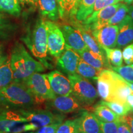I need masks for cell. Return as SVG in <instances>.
Returning a JSON list of instances; mask_svg holds the SVG:
<instances>
[{
    "mask_svg": "<svg viewBox=\"0 0 133 133\" xmlns=\"http://www.w3.org/2000/svg\"><path fill=\"white\" fill-rule=\"evenodd\" d=\"M81 59L94 68L100 70L111 69L112 66L107 61L106 56L94 53L89 48L79 52Z\"/></svg>",
    "mask_w": 133,
    "mask_h": 133,
    "instance_id": "d6986e66",
    "label": "cell"
},
{
    "mask_svg": "<svg viewBox=\"0 0 133 133\" xmlns=\"http://www.w3.org/2000/svg\"><path fill=\"white\" fill-rule=\"evenodd\" d=\"M71 24H73L74 27L76 28L80 31L83 39H84V42H85L89 50H91L94 53H96V54L106 56L104 50L100 46V44L96 41L95 38L93 36L91 31L89 29H87L84 25H83L80 22L73 21L71 22Z\"/></svg>",
    "mask_w": 133,
    "mask_h": 133,
    "instance_id": "ac0fdd59",
    "label": "cell"
},
{
    "mask_svg": "<svg viewBox=\"0 0 133 133\" xmlns=\"http://www.w3.org/2000/svg\"><path fill=\"white\" fill-rule=\"evenodd\" d=\"M103 70H100L94 68L88 63L84 62L80 58L76 69V73L83 78L89 81H97V78L101 74Z\"/></svg>",
    "mask_w": 133,
    "mask_h": 133,
    "instance_id": "7402d4cb",
    "label": "cell"
},
{
    "mask_svg": "<svg viewBox=\"0 0 133 133\" xmlns=\"http://www.w3.org/2000/svg\"><path fill=\"white\" fill-rule=\"evenodd\" d=\"M100 104L104 105L107 106L110 109H111L113 112H114L116 114L119 116L126 115L129 112H131V107L130 105L126 103V104H121L118 102H107V101H102L99 102Z\"/></svg>",
    "mask_w": 133,
    "mask_h": 133,
    "instance_id": "83f0119b",
    "label": "cell"
},
{
    "mask_svg": "<svg viewBox=\"0 0 133 133\" xmlns=\"http://www.w3.org/2000/svg\"><path fill=\"white\" fill-rule=\"evenodd\" d=\"M117 121L103 122L100 121L101 133H118Z\"/></svg>",
    "mask_w": 133,
    "mask_h": 133,
    "instance_id": "d6a6232c",
    "label": "cell"
},
{
    "mask_svg": "<svg viewBox=\"0 0 133 133\" xmlns=\"http://www.w3.org/2000/svg\"><path fill=\"white\" fill-rule=\"evenodd\" d=\"M0 133H3V132H0Z\"/></svg>",
    "mask_w": 133,
    "mask_h": 133,
    "instance_id": "c3c4849f",
    "label": "cell"
},
{
    "mask_svg": "<svg viewBox=\"0 0 133 133\" xmlns=\"http://www.w3.org/2000/svg\"><path fill=\"white\" fill-rule=\"evenodd\" d=\"M8 60V56L4 46L2 44H0V66L4 64Z\"/></svg>",
    "mask_w": 133,
    "mask_h": 133,
    "instance_id": "f35d334b",
    "label": "cell"
},
{
    "mask_svg": "<svg viewBox=\"0 0 133 133\" xmlns=\"http://www.w3.org/2000/svg\"><path fill=\"white\" fill-rule=\"evenodd\" d=\"M56 133H79L78 118L68 119L60 124Z\"/></svg>",
    "mask_w": 133,
    "mask_h": 133,
    "instance_id": "f546056e",
    "label": "cell"
},
{
    "mask_svg": "<svg viewBox=\"0 0 133 133\" xmlns=\"http://www.w3.org/2000/svg\"><path fill=\"white\" fill-rule=\"evenodd\" d=\"M124 1L128 5L132 4V3L133 2V0H124Z\"/></svg>",
    "mask_w": 133,
    "mask_h": 133,
    "instance_id": "b9f144b4",
    "label": "cell"
},
{
    "mask_svg": "<svg viewBox=\"0 0 133 133\" xmlns=\"http://www.w3.org/2000/svg\"><path fill=\"white\" fill-rule=\"evenodd\" d=\"M38 103L23 83L12 81L0 88V107L14 110L33 109Z\"/></svg>",
    "mask_w": 133,
    "mask_h": 133,
    "instance_id": "277c9868",
    "label": "cell"
},
{
    "mask_svg": "<svg viewBox=\"0 0 133 133\" xmlns=\"http://www.w3.org/2000/svg\"><path fill=\"white\" fill-rule=\"evenodd\" d=\"M96 0H79L71 21L83 22L93 12Z\"/></svg>",
    "mask_w": 133,
    "mask_h": 133,
    "instance_id": "44dd1931",
    "label": "cell"
},
{
    "mask_svg": "<svg viewBox=\"0 0 133 133\" xmlns=\"http://www.w3.org/2000/svg\"><path fill=\"white\" fill-rule=\"evenodd\" d=\"M64 35L65 45L79 53L88 49L80 31L74 26L62 25L61 27Z\"/></svg>",
    "mask_w": 133,
    "mask_h": 133,
    "instance_id": "4fadbf2b",
    "label": "cell"
},
{
    "mask_svg": "<svg viewBox=\"0 0 133 133\" xmlns=\"http://www.w3.org/2000/svg\"><path fill=\"white\" fill-rule=\"evenodd\" d=\"M27 133H34V132H27Z\"/></svg>",
    "mask_w": 133,
    "mask_h": 133,
    "instance_id": "f6af8a7d",
    "label": "cell"
},
{
    "mask_svg": "<svg viewBox=\"0 0 133 133\" xmlns=\"http://www.w3.org/2000/svg\"><path fill=\"white\" fill-rule=\"evenodd\" d=\"M13 81V73L10 61L8 60L0 66V88L9 85Z\"/></svg>",
    "mask_w": 133,
    "mask_h": 133,
    "instance_id": "4316f807",
    "label": "cell"
},
{
    "mask_svg": "<svg viewBox=\"0 0 133 133\" xmlns=\"http://www.w3.org/2000/svg\"><path fill=\"white\" fill-rule=\"evenodd\" d=\"M37 129L35 126L28 122L19 110L0 107V132L22 133Z\"/></svg>",
    "mask_w": 133,
    "mask_h": 133,
    "instance_id": "5b68a950",
    "label": "cell"
},
{
    "mask_svg": "<svg viewBox=\"0 0 133 133\" xmlns=\"http://www.w3.org/2000/svg\"><path fill=\"white\" fill-rule=\"evenodd\" d=\"M120 0H96L93 8V13H96L100 10L104 9V8L109 6L110 5L117 4Z\"/></svg>",
    "mask_w": 133,
    "mask_h": 133,
    "instance_id": "836d02e7",
    "label": "cell"
},
{
    "mask_svg": "<svg viewBox=\"0 0 133 133\" xmlns=\"http://www.w3.org/2000/svg\"><path fill=\"white\" fill-rule=\"evenodd\" d=\"M1 16H2V15H1V14H0V17H1Z\"/></svg>",
    "mask_w": 133,
    "mask_h": 133,
    "instance_id": "7dc6e473",
    "label": "cell"
},
{
    "mask_svg": "<svg viewBox=\"0 0 133 133\" xmlns=\"http://www.w3.org/2000/svg\"><path fill=\"white\" fill-rule=\"evenodd\" d=\"M105 53L106 57L110 65L119 67L123 65V55L120 48H108L102 47Z\"/></svg>",
    "mask_w": 133,
    "mask_h": 133,
    "instance_id": "484cf974",
    "label": "cell"
},
{
    "mask_svg": "<svg viewBox=\"0 0 133 133\" xmlns=\"http://www.w3.org/2000/svg\"><path fill=\"white\" fill-rule=\"evenodd\" d=\"M79 0H57L60 18L71 19Z\"/></svg>",
    "mask_w": 133,
    "mask_h": 133,
    "instance_id": "cb8c5ba5",
    "label": "cell"
},
{
    "mask_svg": "<svg viewBox=\"0 0 133 133\" xmlns=\"http://www.w3.org/2000/svg\"><path fill=\"white\" fill-rule=\"evenodd\" d=\"M77 118L79 133H101L100 121L94 114L84 111Z\"/></svg>",
    "mask_w": 133,
    "mask_h": 133,
    "instance_id": "e0dca14e",
    "label": "cell"
},
{
    "mask_svg": "<svg viewBox=\"0 0 133 133\" xmlns=\"http://www.w3.org/2000/svg\"><path fill=\"white\" fill-rule=\"evenodd\" d=\"M61 124L59 123H56L43 126L36 130V131L34 133H56L58 127Z\"/></svg>",
    "mask_w": 133,
    "mask_h": 133,
    "instance_id": "d590c367",
    "label": "cell"
},
{
    "mask_svg": "<svg viewBox=\"0 0 133 133\" xmlns=\"http://www.w3.org/2000/svg\"><path fill=\"white\" fill-rule=\"evenodd\" d=\"M123 59L126 65L133 64V43L125 46L122 52Z\"/></svg>",
    "mask_w": 133,
    "mask_h": 133,
    "instance_id": "e575fe53",
    "label": "cell"
},
{
    "mask_svg": "<svg viewBox=\"0 0 133 133\" xmlns=\"http://www.w3.org/2000/svg\"><path fill=\"white\" fill-rule=\"evenodd\" d=\"M131 112H132V113L133 114V110H131Z\"/></svg>",
    "mask_w": 133,
    "mask_h": 133,
    "instance_id": "ee69618b",
    "label": "cell"
},
{
    "mask_svg": "<svg viewBox=\"0 0 133 133\" xmlns=\"http://www.w3.org/2000/svg\"><path fill=\"white\" fill-rule=\"evenodd\" d=\"M22 83L34 96L38 102L49 101L56 97L50 85L47 74L35 73L24 79Z\"/></svg>",
    "mask_w": 133,
    "mask_h": 133,
    "instance_id": "52a82bcc",
    "label": "cell"
},
{
    "mask_svg": "<svg viewBox=\"0 0 133 133\" xmlns=\"http://www.w3.org/2000/svg\"><path fill=\"white\" fill-rule=\"evenodd\" d=\"M80 58L78 53L65 45L64 52L57 58V66L66 75L76 74Z\"/></svg>",
    "mask_w": 133,
    "mask_h": 133,
    "instance_id": "8fae6325",
    "label": "cell"
},
{
    "mask_svg": "<svg viewBox=\"0 0 133 133\" xmlns=\"http://www.w3.org/2000/svg\"><path fill=\"white\" fill-rule=\"evenodd\" d=\"M97 92L104 101L127 103V97L133 92L128 81L111 69L103 70L97 78Z\"/></svg>",
    "mask_w": 133,
    "mask_h": 133,
    "instance_id": "6da1fadb",
    "label": "cell"
},
{
    "mask_svg": "<svg viewBox=\"0 0 133 133\" xmlns=\"http://www.w3.org/2000/svg\"><path fill=\"white\" fill-rule=\"evenodd\" d=\"M19 110L28 122L35 126L37 129L56 123H62L65 118V116L61 115H55L48 110H33L30 109Z\"/></svg>",
    "mask_w": 133,
    "mask_h": 133,
    "instance_id": "ba28073f",
    "label": "cell"
},
{
    "mask_svg": "<svg viewBox=\"0 0 133 133\" xmlns=\"http://www.w3.org/2000/svg\"><path fill=\"white\" fill-rule=\"evenodd\" d=\"M101 47L114 48L116 46L118 33V25H107L91 31Z\"/></svg>",
    "mask_w": 133,
    "mask_h": 133,
    "instance_id": "5bb4252c",
    "label": "cell"
},
{
    "mask_svg": "<svg viewBox=\"0 0 133 133\" xmlns=\"http://www.w3.org/2000/svg\"><path fill=\"white\" fill-rule=\"evenodd\" d=\"M128 15L130 16V17L133 21V5H131L129 6V9H128Z\"/></svg>",
    "mask_w": 133,
    "mask_h": 133,
    "instance_id": "60d3db41",
    "label": "cell"
},
{
    "mask_svg": "<svg viewBox=\"0 0 133 133\" xmlns=\"http://www.w3.org/2000/svg\"><path fill=\"white\" fill-rule=\"evenodd\" d=\"M0 12L19 17L21 13L20 3L18 0H0Z\"/></svg>",
    "mask_w": 133,
    "mask_h": 133,
    "instance_id": "d4e9b609",
    "label": "cell"
},
{
    "mask_svg": "<svg viewBox=\"0 0 133 133\" xmlns=\"http://www.w3.org/2000/svg\"><path fill=\"white\" fill-rule=\"evenodd\" d=\"M118 33L116 46L118 48L125 47L133 43V21L127 15L118 24Z\"/></svg>",
    "mask_w": 133,
    "mask_h": 133,
    "instance_id": "2e32d148",
    "label": "cell"
},
{
    "mask_svg": "<svg viewBox=\"0 0 133 133\" xmlns=\"http://www.w3.org/2000/svg\"><path fill=\"white\" fill-rule=\"evenodd\" d=\"M129 6L126 4H121L118 8L112 17L107 22L109 25H117L123 20L128 13Z\"/></svg>",
    "mask_w": 133,
    "mask_h": 133,
    "instance_id": "4dcf8cb0",
    "label": "cell"
},
{
    "mask_svg": "<svg viewBox=\"0 0 133 133\" xmlns=\"http://www.w3.org/2000/svg\"><path fill=\"white\" fill-rule=\"evenodd\" d=\"M50 85L56 96H69L72 93L71 83L69 78L59 70H54L47 74Z\"/></svg>",
    "mask_w": 133,
    "mask_h": 133,
    "instance_id": "9a60e30c",
    "label": "cell"
},
{
    "mask_svg": "<svg viewBox=\"0 0 133 133\" xmlns=\"http://www.w3.org/2000/svg\"><path fill=\"white\" fill-rule=\"evenodd\" d=\"M49 101L50 105L62 114L79 112L84 109L81 103L72 94L69 96H56L54 99Z\"/></svg>",
    "mask_w": 133,
    "mask_h": 133,
    "instance_id": "7c38bea8",
    "label": "cell"
},
{
    "mask_svg": "<svg viewBox=\"0 0 133 133\" xmlns=\"http://www.w3.org/2000/svg\"><path fill=\"white\" fill-rule=\"evenodd\" d=\"M72 88V94L83 106L94 104L99 96L97 91L90 81L77 73L68 75Z\"/></svg>",
    "mask_w": 133,
    "mask_h": 133,
    "instance_id": "8992f818",
    "label": "cell"
},
{
    "mask_svg": "<svg viewBox=\"0 0 133 133\" xmlns=\"http://www.w3.org/2000/svg\"><path fill=\"white\" fill-rule=\"evenodd\" d=\"M21 39L29 48L31 54L44 67L52 69V65L48 61L47 32L45 21L43 19H38L33 26L27 30Z\"/></svg>",
    "mask_w": 133,
    "mask_h": 133,
    "instance_id": "3957f363",
    "label": "cell"
},
{
    "mask_svg": "<svg viewBox=\"0 0 133 133\" xmlns=\"http://www.w3.org/2000/svg\"><path fill=\"white\" fill-rule=\"evenodd\" d=\"M44 21L47 32L48 52L52 57L58 58L65 48L64 35L57 24L51 21Z\"/></svg>",
    "mask_w": 133,
    "mask_h": 133,
    "instance_id": "9c48e42d",
    "label": "cell"
},
{
    "mask_svg": "<svg viewBox=\"0 0 133 133\" xmlns=\"http://www.w3.org/2000/svg\"><path fill=\"white\" fill-rule=\"evenodd\" d=\"M93 110L99 120L103 122L117 121L120 118V116L113 112L112 110L99 102L93 107Z\"/></svg>",
    "mask_w": 133,
    "mask_h": 133,
    "instance_id": "603a6c76",
    "label": "cell"
},
{
    "mask_svg": "<svg viewBox=\"0 0 133 133\" xmlns=\"http://www.w3.org/2000/svg\"><path fill=\"white\" fill-rule=\"evenodd\" d=\"M9 61L13 73V81L15 82L22 83L31 75L45 70L44 66L35 59L19 42H16L12 47Z\"/></svg>",
    "mask_w": 133,
    "mask_h": 133,
    "instance_id": "7a4b0ae2",
    "label": "cell"
},
{
    "mask_svg": "<svg viewBox=\"0 0 133 133\" xmlns=\"http://www.w3.org/2000/svg\"><path fill=\"white\" fill-rule=\"evenodd\" d=\"M120 119L123 120L129 126L131 133H133V114L132 112H129L126 115L120 116Z\"/></svg>",
    "mask_w": 133,
    "mask_h": 133,
    "instance_id": "8d00e7d4",
    "label": "cell"
},
{
    "mask_svg": "<svg viewBox=\"0 0 133 133\" xmlns=\"http://www.w3.org/2000/svg\"><path fill=\"white\" fill-rule=\"evenodd\" d=\"M119 5L120 3L110 5L97 12L91 14L81 24L91 31L101 29L107 25V22L114 16Z\"/></svg>",
    "mask_w": 133,
    "mask_h": 133,
    "instance_id": "30bf717a",
    "label": "cell"
},
{
    "mask_svg": "<svg viewBox=\"0 0 133 133\" xmlns=\"http://www.w3.org/2000/svg\"><path fill=\"white\" fill-rule=\"evenodd\" d=\"M118 124V133H131L129 126L123 121L119 118L117 121Z\"/></svg>",
    "mask_w": 133,
    "mask_h": 133,
    "instance_id": "74e56055",
    "label": "cell"
},
{
    "mask_svg": "<svg viewBox=\"0 0 133 133\" xmlns=\"http://www.w3.org/2000/svg\"><path fill=\"white\" fill-rule=\"evenodd\" d=\"M19 2L23 5L35 8L38 5V0H18Z\"/></svg>",
    "mask_w": 133,
    "mask_h": 133,
    "instance_id": "ab89813d",
    "label": "cell"
},
{
    "mask_svg": "<svg viewBox=\"0 0 133 133\" xmlns=\"http://www.w3.org/2000/svg\"><path fill=\"white\" fill-rule=\"evenodd\" d=\"M124 1V0H120V1Z\"/></svg>",
    "mask_w": 133,
    "mask_h": 133,
    "instance_id": "bcb514c9",
    "label": "cell"
},
{
    "mask_svg": "<svg viewBox=\"0 0 133 133\" xmlns=\"http://www.w3.org/2000/svg\"><path fill=\"white\" fill-rule=\"evenodd\" d=\"M132 4H133V2H132Z\"/></svg>",
    "mask_w": 133,
    "mask_h": 133,
    "instance_id": "681fc988",
    "label": "cell"
},
{
    "mask_svg": "<svg viewBox=\"0 0 133 133\" xmlns=\"http://www.w3.org/2000/svg\"><path fill=\"white\" fill-rule=\"evenodd\" d=\"M16 29V26L3 16L0 17V40L9 38Z\"/></svg>",
    "mask_w": 133,
    "mask_h": 133,
    "instance_id": "f1b7e54d",
    "label": "cell"
},
{
    "mask_svg": "<svg viewBox=\"0 0 133 133\" xmlns=\"http://www.w3.org/2000/svg\"><path fill=\"white\" fill-rule=\"evenodd\" d=\"M111 70L119 74L123 78L129 83H133V64L119 67L112 66Z\"/></svg>",
    "mask_w": 133,
    "mask_h": 133,
    "instance_id": "1f68e13d",
    "label": "cell"
},
{
    "mask_svg": "<svg viewBox=\"0 0 133 133\" xmlns=\"http://www.w3.org/2000/svg\"><path fill=\"white\" fill-rule=\"evenodd\" d=\"M39 12L43 17L55 22L60 18L57 0H38Z\"/></svg>",
    "mask_w": 133,
    "mask_h": 133,
    "instance_id": "ffe728a7",
    "label": "cell"
},
{
    "mask_svg": "<svg viewBox=\"0 0 133 133\" xmlns=\"http://www.w3.org/2000/svg\"><path fill=\"white\" fill-rule=\"evenodd\" d=\"M128 86H129V88H130L131 89V90L133 91V83L128 82Z\"/></svg>",
    "mask_w": 133,
    "mask_h": 133,
    "instance_id": "7bdbcfd3",
    "label": "cell"
}]
</instances>
